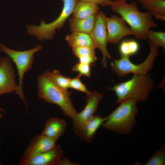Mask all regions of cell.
I'll return each instance as SVG.
<instances>
[{
	"label": "cell",
	"instance_id": "6da1fadb",
	"mask_svg": "<svg viewBox=\"0 0 165 165\" xmlns=\"http://www.w3.org/2000/svg\"><path fill=\"white\" fill-rule=\"evenodd\" d=\"M126 1H112L110 6L112 10L120 15L129 25L136 39H146L148 31L157 27V24L153 19V16L149 12H142L138 10L136 2L133 1L129 4Z\"/></svg>",
	"mask_w": 165,
	"mask_h": 165
},
{
	"label": "cell",
	"instance_id": "7a4b0ae2",
	"mask_svg": "<svg viewBox=\"0 0 165 165\" xmlns=\"http://www.w3.org/2000/svg\"><path fill=\"white\" fill-rule=\"evenodd\" d=\"M46 70L37 78L38 97L45 101L56 104L61 109L64 115L72 119L77 112L70 98L71 93L58 87Z\"/></svg>",
	"mask_w": 165,
	"mask_h": 165
},
{
	"label": "cell",
	"instance_id": "3957f363",
	"mask_svg": "<svg viewBox=\"0 0 165 165\" xmlns=\"http://www.w3.org/2000/svg\"><path fill=\"white\" fill-rule=\"evenodd\" d=\"M154 85L153 80L148 74H134L130 79L108 89L115 93L117 104L128 99L137 102L147 99Z\"/></svg>",
	"mask_w": 165,
	"mask_h": 165
},
{
	"label": "cell",
	"instance_id": "277c9868",
	"mask_svg": "<svg viewBox=\"0 0 165 165\" xmlns=\"http://www.w3.org/2000/svg\"><path fill=\"white\" fill-rule=\"evenodd\" d=\"M137 102L128 99L120 103L119 106L107 116L101 127L107 130L120 134L130 133L136 123L138 109Z\"/></svg>",
	"mask_w": 165,
	"mask_h": 165
},
{
	"label": "cell",
	"instance_id": "5b68a950",
	"mask_svg": "<svg viewBox=\"0 0 165 165\" xmlns=\"http://www.w3.org/2000/svg\"><path fill=\"white\" fill-rule=\"evenodd\" d=\"M63 4L61 13L58 17L52 22L46 23L42 20L38 26H27V29L30 35L36 36L39 40L53 39L56 30L60 29L70 16L73 13L77 0H61Z\"/></svg>",
	"mask_w": 165,
	"mask_h": 165
},
{
	"label": "cell",
	"instance_id": "8992f818",
	"mask_svg": "<svg viewBox=\"0 0 165 165\" xmlns=\"http://www.w3.org/2000/svg\"><path fill=\"white\" fill-rule=\"evenodd\" d=\"M150 46L149 54L144 61L139 64L132 63L128 57H121L114 60L111 63L113 71L118 77L125 76L129 74H147L152 68L159 53L158 48L148 41Z\"/></svg>",
	"mask_w": 165,
	"mask_h": 165
},
{
	"label": "cell",
	"instance_id": "52a82bcc",
	"mask_svg": "<svg viewBox=\"0 0 165 165\" xmlns=\"http://www.w3.org/2000/svg\"><path fill=\"white\" fill-rule=\"evenodd\" d=\"M42 48L41 45H38L31 50L18 51L10 49L3 44L0 43V51H3L6 54L16 66L19 76V84L18 90L16 94L26 105H27V103L22 88L24 75L31 68L34 60V54L40 51Z\"/></svg>",
	"mask_w": 165,
	"mask_h": 165
},
{
	"label": "cell",
	"instance_id": "ba28073f",
	"mask_svg": "<svg viewBox=\"0 0 165 165\" xmlns=\"http://www.w3.org/2000/svg\"><path fill=\"white\" fill-rule=\"evenodd\" d=\"M106 16L103 12H97L94 28L90 34L96 48H97L102 54L101 63L105 68L107 65V59L112 58L107 49L108 41L105 21Z\"/></svg>",
	"mask_w": 165,
	"mask_h": 165
},
{
	"label": "cell",
	"instance_id": "9c48e42d",
	"mask_svg": "<svg viewBox=\"0 0 165 165\" xmlns=\"http://www.w3.org/2000/svg\"><path fill=\"white\" fill-rule=\"evenodd\" d=\"M103 94L95 91L86 95L85 100L86 104L83 110L77 112L72 119L73 130L76 135L94 115Z\"/></svg>",
	"mask_w": 165,
	"mask_h": 165
},
{
	"label": "cell",
	"instance_id": "30bf717a",
	"mask_svg": "<svg viewBox=\"0 0 165 165\" xmlns=\"http://www.w3.org/2000/svg\"><path fill=\"white\" fill-rule=\"evenodd\" d=\"M63 156L61 147L58 145L47 151L28 156H22L20 165H58Z\"/></svg>",
	"mask_w": 165,
	"mask_h": 165
},
{
	"label": "cell",
	"instance_id": "8fae6325",
	"mask_svg": "<svg viewBox=\"0 0 165 165\" xmlns=\"http://www.w3.org/2000/svg\"><path fill=\"white\" fill-rule=\"evenodd\" d=\"M105 21L108 42L117 44L125 36L133 35L132 30L127 26L121 16L115 15L110 17L106 16Z\"/></svg>",
	"mask_w": 165,
	"mask_h": 165
},
{
	"label": "cell",
	"instance_id": "7c38bea8",
	"mask_svg": "<svg viewBox=\"0 0 165 165\" xmlns=\"http://www.w3.org/2000/svg\"><path fill=\"white\" fill-rule=\"evenodd\" d=\"M15 77L10 58H0V95L13 92L16 94L18 86L15 82Z\"/></svg>",
	"mask_w": 165,
	"mask_h": 165
},
{
	"label": "cell",
	"instance_id": "4fadbf2b",
	"mask_svg": "<svg viewBox=\"0 0 165 165\" xmlns=\"http://www.w3.org/2000/svg\"><path fill=\"white\" fill-rule=\"evenodd\" d=\"M57 140L41 135L32 138L22 156H28L48 151L56 145Z\"/></svg>",
	"mask_w": 165,
	"mask_h": 165
},
{
	"label": "cell",
	"instance_id": "5bb4252c",
	"mask_svg": "<svg viewBox=\"0 0 165 165\" xmlns=\"http://www.w3.org/2000/svg\"><path fill=\"white\" fill-rule=\"evenodd\" d=\"M107 116L102 117L100 115H94L83 126L76 135L84 142L90 143L94 139L98 129L105 121Z\"/></svg>",
	"mask_w": 165,
	"mask_h": 165
},
{
	"label": "cell",
	"instance_id": "9a60e30c",
	"mask_svg": "<svg viewBox=\"0 0 165 165\" xmlns=\"http://www.w3.org/2000/svg\"><path fill=\"white\" fill-rule=\"evenodd\" d=\"M67 126L66 122L61 118H50L46 121L41 134L58 140L64 133Z\"/></svg>",
	"mask_w": 165,
	"mask_h": 165
},
{
	"label": "cell",
	"instance_id": "2e32d148",
	"mask_svg": "<svg viewBox=\"0 0 165 165\" xmlns=\"http://www.w3.org/2000/svg\"><path fill=\"white\" fill-rule=\"evenodd\" d=\"M96 14L83 18L74 16L70 18L69 21L71 32H81L90 34L94 25Z\"/></svg>",
	"mask_w": 165,
	"mask_h": 165
},
{
	"label": "cell",
	"instance_id": "e0dca14e",
	"mask_svg": "<svg viewBox=\"0 0 165 165\" xmlns=\"http://www.w3.org/2000/svg\"><path fill=\"white\" fill-rule=\"evenodd\" d=\"M157 19L165 20V0H138Z\"/></svg>",
	"mask_w": 165,
	"mask_h": 165
},
{
	"label": "cell",
	"instance_id": "ac0fdd59",
	"mask_svg": "<svg viewBox=\"0 0 165 165\" xmlns=\"http://www.w3.org/2000/svg\"><path fill=\"white\" fill-rule=\"evenodd\" d=\"M99 9L98 5L94 3L78 1L72 13L74 17L85 18L96 14Z\"/></svg>",
	"mask_w": 165,
	"mask_h": 165
},
{
	"label": "cell",
	"instance_id": "d6986e66",
	"mask_svg": "<svg viewBox=\"0 0 165 165\" xmlns=\"http://www.w3.org/2000/svg\"><path fill=\"white\" fill-rule=\"evenodd\" d=\"M65 40L68 46L72 47L79 46L95 47L90 35L84 33L72 32L70 34L67 35Z\"/></svg>",
	"mask_w": 165,
	"mask_h": 165
},
{
	"label": "cell",
	"instance_id": "ffe728a7",
	"mask_svg": "<svg viewBox=\"0 0 165 165\" xmlns=\"http://www.w3.org/2000/svg\"><path fill=\"white\" fill-rule=\"evenodd\" d=\"M139 45L136 40L127 39L119 44L118 51L121 57H128L136 54L139 51Z\"/></svg>",
	"mask_w": 165,
	"mask_h": 165
},
{
	"label": "cell",
	"instance_id": "44dd1931",
	"mask_svg": "<svg viewBox=\"0 0 165 165\" xmlns=\"http://www.w3.org/2000/svg\"><path fill=\"white\" fill-rule=\"evenodd\" d=\"M50 75L54 83L59 88L64 90H68L71 79L62 75L57 69L50 71Z\"/></svg>",
	"mask_w": 165,
	"mask_h": 165
},
{
	"label": "cell",
	"instance_id": "7402d4cb",
	"mask_svg": "<svg viewBox=\"0 0 165 165\" xmlns=\"http://www.w3.org/2000/svg\"><path fill=\"white\" fill-rule=\"evenodd\" d=\"M155 46L162 47L165 49V32L154 31L150 29L148 32L146 38Z\"/></svg>",
	"mask_w": 165,
	"mask_h": 165
},
{
	"label": "cell",
	"instance_id": "603a6c76",
	"mask_svg": "<svg viewBox=\"0 0 165 165\" xmlns=\"http://www.w3.org/2000/svg\"><path fill=\"white\" fill-rule=\"evenodd\" d=\"M165 164V145H163L157 150L145 164V165H164Z\"/></svg>",
	"mask_w": 165,
	"mask_h": 165
},
{
	"label": "cell",
	"instance_id": "cb8c5ba5",
	"mask_svg": "<svg viewBox=\"0 0 165 165\" xmlns=\"http://www.w3.org/2000/svg\"><path fill=\"white\" fill-rule=\"evenodd\" d=\"M94 46H79L72 47L73 54L78 58L84 56H96Z\"/></svg>",
	"mask_w": 165,
	"mask_h": 165
},
{
	"label": "cell",
	"instance_id": "d4e9b609",
	"mask_svg": "<svg viewBox=\"0 0 165 165\" xmlns=\"http://www.w3.org/2000/svg\"><path fill=\"white\" fill-rule=\"evenodd\" d=\"M82 76L81 74H79L76 77L71 79L69 88L84 93L87 95L89 94L90 92L88 90L86 85L81 81V77Z\"/></svg>",
	"mask_w": 165,
	"mask_h": 165
},
{
	"label": "cell",
	"instance_id": "484cf974",
	"mask_svg": "<svg viewBox=\"0 0 165 165\" xmlns=\"http://www.w3.org/2000/svg\"><path fill=\"white\" fill-rule=\"evenodd\" d=\"M91 65L80 62L77 63L73 67L72 70L79 73L82 75L90 77L91 74Z\"/></svg>",
	"mask_w": 165,
	"mask_h": 165
},
{
	"label": "cell",
	"instance_id": "4316f807",
	"mask_svg": "<svg viewBox=\"0 0 165 165\" xmlns=\"http://www.w3.org/2000/svg\"><path fill=\"white\" fill-rule=\"evenodd\" d=\"M78 58L79 62L91 65L97 60L96 56H86L80 57Z\"/></svg>",
	"mask_w": 165,
	"mask_h": 165
},
{
	"label": "cell",
	"instance_id": "83f0119b",
	"mask_svg": "<svg viewBox=\"0 0 165 165\" xmlns=\"http://www.w3.org/2000/svg\"><path fill=\"white\" fill-rule=\"evenodd\" d=\"M78 1H85L94 3L101 6H110L112 2V0H77Z\"/></svg>",
	"mask_w": 165,
	"mask_h": 165
},
{
	"label": "cell",
	"instance_id": "f1b7e54d",
	"mask_svg": "<svg viewBox=\"0 0 165 165\" xmlns=\"http://www.w3.org/2000/svg\"><path fill=\"white\" fill-rule=\"evenodd\" d=\"M77 163H73L70 161L69 160L66 158H62L58 163V165H77Z\"/></svg>",
	"mask_w": 165,
	"mask_h": 165
},
{
	"label": "cell",
	"instance_id": "f546056e",
	"mask_svg": "<svg viewBox=\"0 0 165 165\" xmlns=\"http://www.w3.org/2000/svg\"><path fill=\"white\" fill-rule=\"evenodd\" d=\"M0 112H5V110L2 108L0 107V119H2L3 116L2 115L1 113Z\"/></svg>",
	"mask_w": 165,
	"mask_h": 165
},
{
	"label": "cell",
	"instance_id": "4dcf8cb0",
	"mask_svg": "<svg viewBox=\"0 0 165 165\" xmlns=\"http://www.w3.org/2000/svg\"><path fill=\"white\" fill-rule=\"evenodd\" d=\"M2 163H1V162L0 161V165H2Z\"/></svg>",
	"mask_w": 165,
	"mask_h": 165
}]
</instances>
